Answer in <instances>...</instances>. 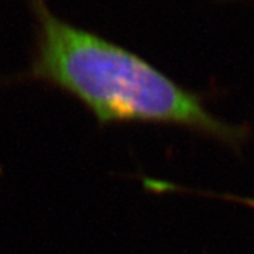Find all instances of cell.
Listing matches in <instances>:
<instances>
[{"label": "cell", "mask_w": 254, "mask_h": 254, "mask_svg": "<svg viewBox=\"0 0 254 254\" xmlns=\"http://www.w3.org/2000/svg\"><path fill=\"white\" fill-rule=\"evenodd\" d=\"M27 1L36 21L30 64L10 82H38L64 92L85 106L100 127L175 125L225 140L237 137L198 96L140 55L57 16L46 0Z\"/></svg>", "instance_id": "1"}, {"label": "cell", "mask_w": 254, "mask_h": 254, "mask_svg": "<svg viewBox=\"0 0 254 254\" xmlns=\"http://www.w3.org/2000/svg\"><path fill=\"white\" fill-rule=\"evenodd\" d=\"M227 199H232L235 200V202H240V203H245L247 206L254 208V199H245V198H236V196H227Z\"/></svg>", "instance_id": "2"}]
</instances>
